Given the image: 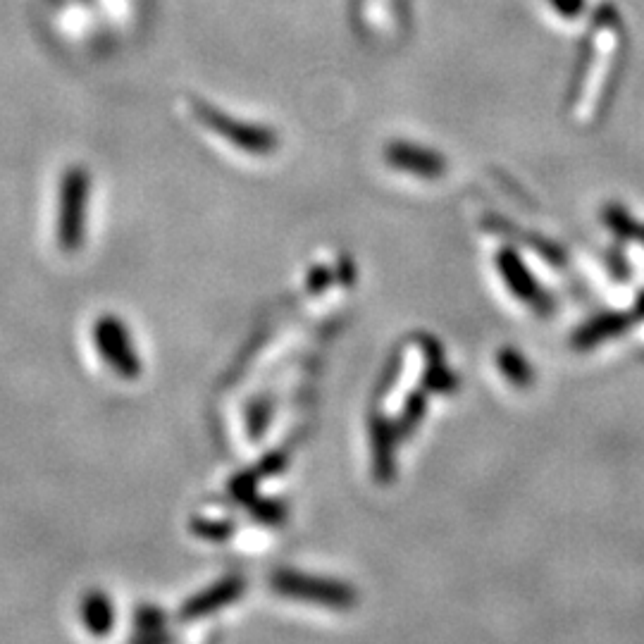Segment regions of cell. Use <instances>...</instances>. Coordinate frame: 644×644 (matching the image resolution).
<instances>
[{
  "instance_id": "cell-13",
  "label": "cell",
  "mask_w": 644,
  "mask_h": 644,
  "mask_svg": "<svg viewBox=\"0 0 644 644\" xmlns=\"http://www.w3.org/2000/svg\"><path fill=\"white\" fill-rule=\"evenodd\" d=\"M425 413H427V389L423 387L408 396V399L404 401V406H401V413L394 420L396 432H399V439L413 435V432H416V427L423 423Z\"/></svg>"
},
{
  "instance_id": "cell-3",
  "label": "cell",
  "mask_w": 644,
  "mask_h": 644,
  "mask_svg": "<svg viewBox=\"0 0 644 644\" xmlns=\"http://www.w3.org/2000/svg\"><path fill=\"white\" fill-rule=\"evenodd\" d=\"M191 110H194L196 120L203 122L210 132L222 136L229 144L237 146L239 151L251 153V156H270L280 146V136L272 132V129L234 120V117L225 115L222 110L213 108L206 101H191Z\"/></svg>"
},
{
  "instance_id": "cell-4",
  "label": "cell",
  "mask_w": 644,
  "mask_h": 644,
  "mask_svg": "<svg viewBox=\"0 0 644 644\" xmlns=\"http://www.w3.org/2000/svg\"><path fill=\"white\" fill-rule=\"evenodd\" d=\"M98 354L122 380H136L141 375V361L136 354L132 332L117 315H101L94 325Z\"/></svg>"
},
{
  "instance_id": "cell-17",
  "label": "cell",
  "mask_w": 644,
  "mask_h": 644,
  "mask_svg": "<svg viewBox=\"0 0 644 644\" xmlns=\"http://www.w3.org/2000/svg\"><path fill=\"white\" fill-rule=\"evenodd\" d=\"M163 613L156 611V609H141L136 613V628H139V633L148 635V630H158V633H163Z\"/></svg>"
},
{
  "instance_id": "cell-1",
  "label": "cell",
  "mask_w": 644,
  "mask_h": 644,
  "mask_svg": "<svg viewBox=\"0 0 644 644\" xmlns=\"http://www.w3.org/2000/svg\"><path fill=\"white\" fill-rule=\"evenodd\" d=\"M89 198L91 172L84 165L67 167L58 196V244L65 253H77L84 246Z\"/></svg>"
},
{
  "instance_id": "cell-16",
  "label": "cell",
  "mask_w": 644,
  "mask_h": 644,
  "mask_svg": "<svg viewBox=\"0 0 644 644\" xmlns=\"http://www.w3.org/2000/svg\"><path fill=\"white\" fill-rule=\"evenodd\" d=\"M272 418V404L268 399H253L246 408V427H249V437L256 442L265 435Z\"/></svg>"
},
{
  "instance_id": "cell-8",
  "label": "cell",
  "mask_w": 644,
  "mask_h": 644,
  "mask_svg": "<svg viewBox=\"0 0 644 644\" xmlns=\"http://www.w3.org/2000/svg\"><path fill=\"white\" fill-rule=\"evenodd\" d=\"M370 447H373V473L375 480L380 485H387V482L394 480L396 475V439H399V432H396L394 420H389L382 411H375L370 416Z\"/></svg>"
},
{
  "instance_id": "cell-14",
  "label": "cell",
  "mask_w": 644,
  "mask_h": 644,
  "mask_svg": "<svg viewBox=\"0 0 644 644\" xmlns=\"http://www.w3.org/2000/svg\"><path fill=\"white\" fill-rule=\"evenodd\" d=\"M246 506H249V513L258 520V523L280 525V523H284V518H287V506H284V501H280V499L256 497Z\"/></svg>"
},
{
  "instance_id": "cell-6",
  "label": "cell",
  "mask_w": 644,
  "mask_h": 644,
  "mask_svg": "<svg viewBox=\"0 0 644 644\" xmlns=\"http://www.w3.org/2000/svg\"><path fill=\"white\" fill-rule=\"evenodd\" d=\"M385 160L394 170L420 179H439L447 175V160L442 153L411 144V141H389L385 146Z\"/></svg>"
},
{
  "instance_id": "cell-10",
  "label": "cell",
  "mask_w": 644,
  "mask_h": 644,
  "mask_svg": "<svg viewBox=\"0 0 644 644\" xmlns=\"http://www.w3.org/2000/svg\"><path fill=\"white\" fill-rule=\"evenodd\" d=\"M82 623L91 635L103 637L113 630L115 625V606L113 599L101 590L89 592L82 599Z\"/></svg>"
},
{
  "instance_id": "cell-15",
  "label": "cell",
  "mask_w": 644,
  "mask_h": 644,
  "mask_svg": "<svg viewBox=\"0 0 644 644\" xmlns=\"http://www.w3.org/2000/svg\"><path fill=\"white\" fill-rule=\"evenodd\" d=\"M191 532L196 537H203V540L210 542H225L234 535V523L232 520H210V518H194L191 520Z\"/></svg>"
},
{
  "instance_id": "cell-5",
  "label": "cell",
  "mask_w": 644,
  "mask_h": 644,
  "mask_svg": "<svg viewBox=\"0 0 644 644\" xmlns=\"http://www.w3.org/2000/svg\"><path fill=\"white\" fill-rule=\"evenodd\" d=\"M497 270L499 275L504 277L506 287L511 289V294L516 296L518 301L528 303L537 313L551 311V296L547 291L540 289L535 275H532L528 265L523 263V258H520L511 246H504V249L497 253Z\"/></svg>"
},
{
  "instance_id": "cell-11",
  "label": "cell",
  "mask_w": 644,
  "mask_h": 644,
  "mask_svg": "<svg viewBox=\"0 0 644 644\" xmlns=\"http://www.w3.org/2000/svg\"><path fill=\"white\" fill-rule=\"evenodd\" d=\"M485 225H487L489 229H492V232H499V234H504V237L520 241V244L528 246V249H532L535 253H540L542 258L551 260V263H554V265H561V263H559V260H561V253L556 251L554 246H551V241H547L544 237H540V234H535V232H525V229H520L518 225H513L511 220L497 218V215H489V218L485 220Z\"/></svg>"
},
{
  "instance_id": "cell-12",
  "label": "cell",
  "mask_w": 644,
  "mask_h": 644,
  "mask_svg": "<svg viewBox=\"0 0 644 644\" xmlns=\"http://www.w3.org/2000/svg\"><path fill=\"white\" fill-rule=\"evenodd\" d=\"M497 365H499L501 375H504L513 387L525 389L535 382V370H532V365L525 361V356L520 354V351L511 349V346L499 349Z\"/></svg>"
},
{
  "instance_id": "cell-9",
  "label": "cell",
  "mask_w": 644,
  "mask_h": 644,
  "mask_svg": "<svg viewBox=\"0 0 644 644\" xmlns=\"http://www.w3.org/2000/svg\"><path fill=\"white\" fill-rule=\"evenodd\" d=\"M420 346L425 351V373H423V387L430 394H449L458 387V377L454 370L444 363V351L435 337H420Z\"/></svg>"
},
{
  "instance_id": "cell-18",
  "label": "cell",
  "mask_w": 644,
  "mask_h": 644,
  "mask_svg": "<svg viewBox=\"0 0 644 644\" xmlns=\"http://www.w3.org/2000/svg\"><path fill=\"white\" fill-rule=\"evenodd\" d=\"M334 280V272L327 268V265H315V268L308 272V291L311 294H322L327 287H330Z\"/></svg>"
},
{
  "instance_id": "cell-19",
  "label": "cell",
  "mask_w": 644,
  "mask_h": 644,
  "mask_svg": "<svg viewBox=\"0 0 644 644\" xmlns=\"http://www.w3.org/2000/svg\"><path fill=\"white\" fill-rule=\"evenodd\" d=\"M549 5L563 20H578L587 8V0H549Z\"/></svg>"
},
{
  "instance_id": "cell-2",
  "label": "cell",
  "mask_w": 644,
  "mask_h": 644,
  "mask_svg": "<svg viewBox=\"0 0 644 644\" xmlns=\"http://www.w3.org/2000/svg\"><path fill=\"white\" fill-rule=\"evenodd\" d=\"M272 592L282 594L289 599H301V602L322 604L334 611H349L358 602V594L351 585L342 580L320 578V575H308L299 571H277L270 575Z\"/></svg>"
},
{
  "instance_id": "cell-7",
  "label": "cell",
  "mask_w": 644,
  "mask_h": 644,
  "mask_svg": "<svg viewBox=\"0 0 644 644\" xmlns=\"http://www.w3.org/2000/svg\"><path fill=\"white\" fill-rule=\"evenodd\" d=\"M244 592L246 580L241 578V575H227V578L210 585L208 590L189 597L187 602L182 604V609H179V621L189 623L198 621V618H206L210 613H218L220 609H225V606L237 602Z\"/></svg>"
}]
</instances>
